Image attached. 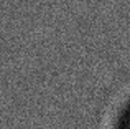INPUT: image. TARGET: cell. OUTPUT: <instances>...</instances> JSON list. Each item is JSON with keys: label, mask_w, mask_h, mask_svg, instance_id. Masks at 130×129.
I'll list each match as a JSON object with an SVG mask.
<instances>
[{"label": "cell", "mask_w": 130, "mask_h": 129, "mask_svg": "<svg viewBox=\"0 0 130 129\" xmlns=\"http://www.w3.org/2000/svg\"><path fill=\"white\" fill-rule=\"evenodd\" d=\"M127 129H130V119H128V124H127Z\"/></svg>", "instance_id": "1"}]
</instances>
